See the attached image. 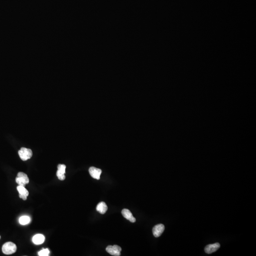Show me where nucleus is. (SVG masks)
Listing matches in <instances>:
<instances>
[{"label": "nucleus", "mask_w": 256, "mask_h": 256, "mask_svg": "<svg viewBox=\"0 0 256 256\" xmlns=\"http://www.w3.org/2000/svg\"><path fill=\"white\" fill-rule=\"evenodd\" d=\"M45 238L42 234H36L33 236L32 241L36 245H40L42 244L45 241Z\"/></svg>", "instance_id": "9b49d317"}, {"label": "nucleus", "mask_w": 256, "mask_h": 256, "mask_svg": "<svg viewBox=\"0 0 256 256\" xmlns=\"http://www.w3.org/2000/svg\"><path fill=\"white\" fill-rule=\"evenodd\" d=\"M31 220L30 217L28 216H25L21 217L19 219V221L21 225H25L29 224L31 221Z\"/></svg>", "instance_id": "ddd939ff"}, {"label": "nucleus", "mask_w": 256, "mask_h": 256, "mask_svg": "<svg viewBox=\"0 0 256 256\" xmlns=\"http://www.w3.org/2000/svg\"><path fill=\"white\" fill-rule=\"evenodd\" d=\"M0 239H1V236H0Z\"/></svg>", "instance_id": "2eb2a0df"}, {"label": "nucleus", "mask_w": 256, "mask_h": 256, "mask_svg": "<svg viewBox=\"0 0 256 256\" xmlns=\"http://www.w3.org/2000/svg\"><path fill=\"white\" fill-rule=\"evenodd\" d=\"M108 207L103 201L100 202L97 207V210L101 214H104L107 211Z\"/></svg>", "instance_id": "f8f14e48"}, {"label": "nucleus", "mask_w": 256, "mask_h": 256, "mask_svg": "<svg viewBox=\"0 0 256 256\" xmlns=\"http://www.w3.org/2000/svg\"><path fill=\"white\" fill-rule=\"evenodd\" d=\"M66 165L63 164H59L58 166V171L57 172V176L60 180H64L65 179V173H66Z\"/></svg>", "instance_id": "39448f33"}, {"label": "nucleus", "mask_w": 256, "mask_h": 256, "mask_svg": "<svg viewBox=\"0 0 256 256\" xmlns=\"http://www.w3.org/2000/svg\"><path fill=\"white\" fill-rule=\"evenodd\" d=\"M106 250L108 253L112 256H119L121 255V248L117 245H113V246L110 245L107 247Z\"/></svg>", "instance_id": "20e7f679"}, {"label": "nucleus", "mask_w": 256, "mask_h": 256, "mask_svg": "<svg viewBox=\"0 0 256 256\" xmlns=\"http://www.w3.org/2000/svg\"><path fill=\"white\" fill-rule=\"evenodd\" d=\"M19 155L21 159L23 161H26L31 158L33 153L31 149L25 148H21L19 151Z\"/></svg>", "instance_id": "f03ea898"}, {"label": "nucleus", "mask_w": 256, "mask_h": 256, "mask_svg": "<svg viewBox=\"0 0 256 256\" xmlns=\"http://www.w3.org/2000/svg\"><path fill=\"white\" fill-rule=\"evenodd\" d=\"M16 182L19 186H24L29 183V178L27 175L23 172H19L16 178Z\"/></svg>", "instance_id": "7ed1b4c3"}, {"label": "nucleus", "mask_w": 256, "mask_h": 256, "mask_svg": "<svg viewBox=\"0 0 256 256\" xmlns=\"http://www.w3.org/2000/svg\"><path fill=\"white\" fill-rule=\"evenodd\" d=\"M121 213H122V216L125 218H126L128 220H129L130 222L134 223L136 221V219L134 217L132 213L130 212L129 210L124 209L121 211Z\"/></svg>", "instance_id": "9d476101"}, {"label": "nucleus", "mask_w": 256, "mask_h": 256, "mask_svg": "<svg viewBox=\"0 0 256 256\" xmlns=\"http://www.w3.org/2000/svg\"><path fill=\"white\" fill-rule=\"evenodd\" d=\"M50 253V250L48 249H43L38 252V254L40 256H49Z\"/></svg>", "instance_id": "4468645a"}, {"label": "nucleus", "mask_w": 256, "mask_h": 256, "mask_svg": "<svg viewBox=\"0 0 256 256\" xmlns=\"http://www.w3.org/2000/svg\"><path fill=\"white\" fill-rule=\"evenodd\" d=\"M165 230V226L162 224L156 225L153 227L152 231L155 237L158 238L160 236Z\"/></svg>", "instance_id": "423d86ee"}, {"label": "nucleus", "mask_w": 256, "mask_h": 256, "mask_svg": "<svg viewBox=\"0 0 256 256\" xmlns=\"http://www.w3.org/2000/svg\"><path fill=\"white\" fill-rule=\"evenodd\" d=\"M17 189L19 192V197L20 198L22 199L23 200H26L27 197L29 196V193L28 191L25 188V187L21 186H18Z\"/></svg>", "instance_id": "6e6552de"}, {"label": "nucleus", "mask_w": 256, "mask_h": 256, "mask_svg": "<svg viewBox=\"0 0 256 256\" xmlns=\"http://www.w3.org/2000/svg\"><path fill=\"white\" fill-rule=\"evenodd\" d=\"M89 172L91 176L94 179L99 180L102 171L100 169L97 168L95 167H91L89 169Z\"/></svg>", "instance_id": "0eeeda50"}, {"label": "nucleus", "mask_w": 256, "mask_h": 256, "mask_svg": "<svg viewBox=\"0 0 256 256\" xmlns=\"http://www.w3.org/2000/svg\"><path fill=\"white\" fill-rule=\"evenodd\" d=\"M17 250V246L13 242H8L5 243L2 247V251L6 255H10L15 253Z\"/></svg>", "instance_id": "f257e3e1"}, {"label": "nucleus", "mask_w": 256, "mask_h": 256, "mask_svg": "<svg viewBox=\"0 0 256 256\" xmlns=\"http://www.w3.org/2000/svg\"><path fill=\"white\" fill-rule=\"evenodd\" d=\"M220 248V244L219 243L209 244L205 247V250L207 254H211L216 251Z\"/></svg>", "instance_id": "1a4fd4ad"}]
</instances>
